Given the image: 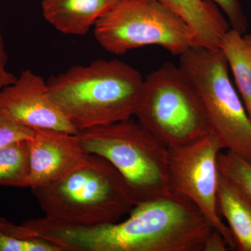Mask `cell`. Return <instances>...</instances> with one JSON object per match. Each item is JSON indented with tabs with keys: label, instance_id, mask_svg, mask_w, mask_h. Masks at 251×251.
<instances>
[{
	"label": "cell",
	"instance_id": "44dd1931",
	"mask_svg": "<svg viewBox=\"0 0 251 251\" xmlns=\"http://www.w3.org/2000/svg\"><path fill=\"white\" fill-rule=\"evenodd\" d=\"M231 250L224 237L214 230L206 241L204 251H226Z\"/></svg>",
	"mask_w": 251,
	"mask_h": 251
},
{
	"label": "cell",
	"instance_id": "d6986e66",
	"mask_svg": "<svg viewBox=\"0 0 251 251\" xmlns=\"http://www.w3.org/2000/svg\"><path fill=\"white\" fill-rule=\"evenodd\" d=\"M215 4L224 13L232 29L247 33L249 21L240 0H208Z\"/></svg>",
	"mask_w": 251,
	"mask_h": 251
},
{
	"label": "cell",
	"instance_id": "3957f363",
	"mask_svg": "<svg viewBox=\"0 0 251 251\" xmlns=\"http://www.w3.org/2000/svg\"><path fill=\"white\" fill-rule=\"evenodd\" d=\"M31 191L45 217L75 226L114 224L135 206L120 173L95 154L62 179Z\"/></svg>",
	"mask_w": 251,
	"mask_h": 251
},
{
	"label": "cell",
	"instance_id": "30bf717a",
	"mask_svg": "<svg viewBox=\"0 0 251 251\" xmlns=\"http://www.w3.org/2000/svg\"><path fill=\"white\" fill-rule=\"evenodd\" d=\"M29 158L28 188L40 187L62 179L85 163L89 154L76 134L34 129L27 140Z\"/></svg>",
	"mask_w": 251,
	"mask_h": 251
},
{
	"label": "cell",
	"instance_id": "7c38bea8",
	"mask_svg": "<svg viewBox=\"0 0 251 251\" xmlns=\"http://www.w3.org/2000/svg\"><path fill=\"white\" fill-rule=\"evenodd\" d=\"M179 16L189 26L197 46L219 49L226 32L230 29L221 10L208 0H158Z\"/></svg>",
	"mask_w": 251,
	"mask_h": 251
},
{
	"label": "cell",
	"instance_id": "e0dca14e",
	"mask_svg": "<svg viewBox=\"0 0 251 251\" xmlns=\"http://www.w3.org/2000/svg\"><path fill=\"white\" fill-rule=\"evenodd\" d=\"M217 164L221 174L232 180L251 196V161L222 150L218 156Z\"/></svg>",
	"mask_w": 251,
	"mask_h": 251
},
{
	"label": "cell",
	"instance_id": "277c9868",
	"mask_svg": "<svg viewBox=\"0 0 251 251\" xmlns=\"http://www.w3.org/2000/svg\"><path fill=\"white\" fill-rule=\"evenodd\" d=\"M88 154L105 158L125 180L135 205L171 192L168 149L129 119L76 134Z\"/></svg>",
	"mask_w": 251,
	"mask_h": 251
},
{
	"label": "cell",
	"instance_id": "ba28073f",
	"mask_svg": "<svg viewBox=\"0 0 251 251\" xmlns=\"http://www.w3.org/2000/svg\"><path fill=\"white\" fill-rule=\"evenodd\" d=\"M168 149L171 191L197 206L231 250H235L232 234L217 208V160L224 150L219 140L209 133L188 145Z\"/></svg>",
	"mask_w": 251,
	"mask_h": 251
},
{
	"label": "cell",
	"instance_id": "5bb4252c",
	"mask_svg": "<svg viewBox=\"0 0 251 251\" xmlns=\"http://www.w3.org/2000/svg\"><path fill=\"white\" fill-rule=\"evenodd\" d=\"M219 49L251 120V34L230 28L223 37Z\"/></svg>",
	"mask_w": 251,
	"mask_h": 251
},
{
	"label": "cell",
	"instance_id": "8fae6325",
	"mask_svg": "<svg viewBox=\"0 0 251 251\" xmlns=\"http://www.w3.org/2000/svg\"><path fill=\"white\" fill-rule=\"evenodd\" d=\"M117 0H42L44 19L66 35L85 36Z\"/></svg>",
	"mask_w": 251,
	"mask_h": 251
},
{
	"label": "cell",
	"instance_id": "9c48e42d",
	"mask_svg": "<svg viewBox=\"0 0 251 251\" xmlns=\"http://www.w3.org/2000/svg\"><path fill=\"white\" fill-rule=\"evenodd\" d=\"M0 111L31 129H52L77 134L50 95L47 81L26 69L0 92Z\"/></svg>",
	"mask_w": 251,
	"mask_h": 251
},
{
	"label": "cell",
	"instance_id": "2e32d148",
	"mask_svg": "<svg viewBox=\"0 0 251 251\" xmlns=\"http://www.w3.org/2000/svg\"><path fill=\"white\" fill-rule=\"evenodd\" d=\"M0 251H62L53 243L37 237L24 224L0 219Z\"/></svg>",
	"mask_w": 251,
	"mask_h": 251
},
{
	"label": "cell",
	"instance_id": "9a60e30c",
	"mask_svg": "<svg viewBox=\"0 0 251 251\" xmlns=\"http://www.w3.org/2000/svg\"><path fill=\"white\" fill-rule=\"evenodd\" d=\"M29 150L27 140L0 147V185L28 188Z\"/></svg>",
	"mask_w": 251,
	"mask_h": 251
},
{
	"label": "cell",
	"instance_id": "ffe728a7",
	"mask_svg": "<svg viewBox=\"0 0 251 251\" xmlns=\"http://www.w3.org/2000/svg\"><path fill=\"white\" fill-rule=\"evenodd\" d=\"M8 56L5 48L4 38L0 31V92L14 83L17 77L7 69Z\"/></svg>",
	"mask_w": 251,
	"mask_h": 251
},
{
	"label": "cell",
	"instance_id": "4fadbf2b",
	"mask_svg": "<svg viewBox=\"0 0 251 251\" xmlns=\"http://www.w3.org/2000/svg\"><path fill=\"white\" fill-rule=\"evenodd\" d=\"M217 208L232 234L235 250L251 251V196L220 172Z\"/></svg>",
	"mask_w": 251,
	"mask_h": 251
},
{
	"label": "cell",
	"instance_id": "7a4b0ae2",
	"mask_svg": "<svg viewBox=\"0 0 251 251\" xmlns=\"http://www.w3.org/2000/svg\"><path fill=\"white\" fill-rule=\"evenodd\" d=\"M144 78L120 59L73 66L47 81L50 95L77 133L134 117Z\"/></svg>",
	"mask_w": 251,
	"mask_h": 251
},
{
	"label": "cell",
	"instance_id": "6da1fadb",
	"mask_svg": "<svg viewBox=\"0 0 251 251\" xmlns=\"http://www.w3.org/2000/svg\"><path fill=\"white\" fill-rule=\"evenodd\" d=\"M215 230L197 206L173 192L133 206L122 222L82 226L43 218L37 232L62 251H204Z\"/></svg>",
	"mask_w": 251,
	"mask_h": 251
},
{
	"label": "cell",
	"instance_id": "5b68a950",
	"mask_svg": "<svg viewBox=\"0 0 251 251\" xmlns=\"http://www.w3.org/2000/svg\"><path fill=\"white\" fill-rule=\"evenodd\" d=\"M134 117L168 148L211 133L197 92L179 67L171 62L144 78Z\"/></svg>",
	"mask_w": 251,
	"mask_h": 251
},
{
	"label": "cell",
	"instance_id": "8992f818",
	"mask_svg": "<svg viewBox=\"0 0 251 251\" xmlns=\"http://www.w3.org/2000/svg\"><path fill=\"white\" fill-rule=\"evenodd\" d=\"M179 67L197 92L223 150L251 161V120L221 50L195 46L179 56Z\"/></svg>",
	"mask_w": 251,
	"mask_h": 251
},
{
	"label": "cell",
	"instance_id": "ac0fdd59",
	"mask_svg": "<svg viewBox=\"0 0 251 251\" xmlns=\"http://www.w3.org/2000/svg\"><path fill=\"white\" fill-rule=\"evenodd\" d=\"M32 133V129L0 111V147L18 140H27Z\"/></svg>",
	"mask_w": 251,
	"mask_h": 251
},
{
	"label": "cell",
	"instance_id": "52a82bcc",
	"mask_svg": "<svg viewBox=\"0 0 251 251\" xmlns=\"http://www.w3.org/2000/svg\"><path fill=\"white\" fill-rule=\"evenodd\" d=\"M93 29L99 45L115 55L158 46L180 56L197 46L189 26L158 0H117Z\"/></svg>",
	"mask_w": 251,
	"mask_h": 251
}]
</instances>
